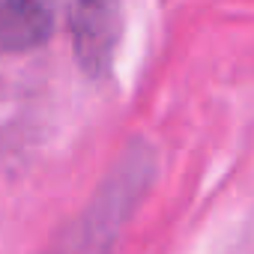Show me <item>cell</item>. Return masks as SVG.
Masks as SVG:
<instances>
[{"instance_id": "cell-1", "label": "cell", "mask_w": 254, "mask_h": 254, "mask_svg": "<svg viewBox=\"0 0 254 254\" xmlns=\"http://www.w3.org/2000/svg\"><path fill=\"white\" fill-rule=\"evenodd\" d=\"M69 21L81 66L99 75L108 66L120 33L117 0H69Z\"/></svg>"}, {"instance_id": "cell-2", "label": "cell", "mask_w": 254, "mask_h": 254, "mask_svg": "<svg viewBox=\"0 0 254 254\" xmlns=\"http://www.w3.org/2000/svg\"><path fill=\"white\" fill-rule=\"evenodd\" d=\"M30 3H36V6H42L45 12H51V15H57V6L63 3V0H30Z\"/></svg>"}]
</instances>
